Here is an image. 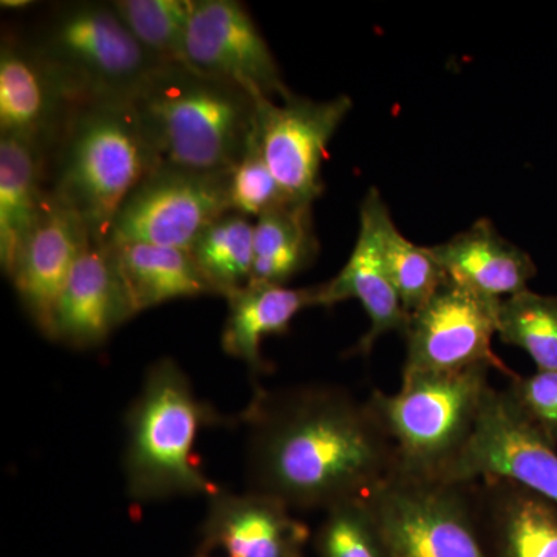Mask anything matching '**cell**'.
I'll return each instance as SVG.
<instances>
[{"mask_svg":"<svg viewBox=\"0 0 557 557\" xmlns=\"http://www.w3.org/2000/svg\"><path fill=\"white\" fill-rule=\"evenodd\" d=\"M242 421L249 491L292 511L366 498L397 471V450L369 399L339 386L259 388Z\"/></svg>","mask_w":557,"mask_h":557,"instance_id":"cell-1","label":"cell"},{"mask_svg":"<svg viewBox=\"0 0 557 557\" xmlns=\"http://www.w3.org/2000/svg\"><path fill=\"white\" fill-rule=\"evenodd\" d=\"M159 164L131 101L83 102L47 156V189L108 245L121 205Z\"/></svg>","mask_w":557,"mask_h":557,"instance_id":"cell-2","label":"cell"},{"mask_svg":"<svg viewBox=\"0 0 557 557\" xmlns=\"http://www.w3.org/2000/svg\"><path fill=\"white\" fill-rule=\"evenodd\" d=\"M160 164L230 172L255 131L258 98L183 64L159 65L131 100Z\"/></svg>","mask_w":557,"mask_h":557,"instance_id":"cell-3","label":"cell"},{"mask_svg":"<svg viewBox=\"0 0 557 557\" xmlns=\"http://www.w3.org/2000/svg\"><path fill=\"white\" fill-rule=\"evenodd\" d=\"M215 420L174 359L161 358L150 366L126 416L124 478L131 498L150 504L215 496L220 487L194 456L200 429Z\"/></svg>","mask_w":557,"mask_h":557,"instance_id":"cell-4","label":"cell"},{"mask_svg":"<svg viewBox=\"0 0 557 557\" xmlns=\"http://www.w3.org/2000/svg\"><path fill=\"white\" fill-rule=\"evenodd\" d=\"M25 39L73 104L131 101L163 65L139 46L112 3H61Z\"/></svg>","mask_w":557,"mask_h":557,"instance_id":"cell-5","label":"cell"},{"mask_svg":"<svg viewBox=\"0 0 557 557\" xmlns=\"http://www.w3.org/2000/svg\"><path fill=\"white\" fill-rule=\"evenodd\" d=\"M493 366L448 373H406L397 394L375 391L369 403L397 450L399 471L438 479L467 445Z\"/></svg>","mask_w":557,"mask_h":557,"instance_id":"cell-6","label":"cell"},{"mask_svg":"<svg viewBox=\"0 0 557 557\" xmlns=\"http://www.w3.org/2000/svg\"><path fill=\"white\" fill-rule=\"evenodd\" d=\"M366 500L386 557H490L472 482L397 469Z\"/></svg>","mask_w":557,"mask_h":557,"instance_id":"cell-7","label":"cell"},{"mask_svg":"<svg viewBox=\"0 0 557 557\" xmlns=\"http://www.w3.org/2000/svg\"><path fill=\"white\" fill-rule=\"evenodd\" d=\"M230 172H197L159 164L138 183L113 220L108 247L152 244L189 249L231 211Z\"/></svg>","mask_w":557,"mask_h":557,"instance_id":"cell-8","label":"cell"},{"mask_svg":"<svg viewBox=\"0 0 557 557\" xmlns=\"http://www.w3.org/2000/svg\"><path fill=\"white\" fill-rule=\"evenodd\" d=\"M507 479L557 504V448L522 416L507 388L490 387L474 431L440 480Z\"/></svg>","mask_w":557,"mask_h":557,"instance_id":"cell-9","label":"cell"},{"mask_svg":"<svg viewBox=\"0 0 557 557\" xmlns=\"http://www.w3.org/2000/svg\"><path fill=\"white\" fill-rule=\"evenodd\" d=\"M500 300L475 295L446 278L406 325V373H448L487 364L512 375L494 355Z\"/></svg>","mask_w":557,"mask_h":557,"instance_id":"cell-10","label":"cell"},{"mask_svg":"<svg viewBox=\"0 0 557 557\" xmlns=\"http://www.w3.org/2000/svg\"><path fill=\"white\" fill-rule=\"evenodd\" d=\"M351 108L354 101L347 95L329 101L293 95L282 104L258 98L256 139L270 171L293 203L313 205L321 196L322 163L333 135Z\"/></svg>","mask_w":557,"mask_h":557,"instance_id":"cell-11","label":"cell"},{"mask_svg":"<svg viewBox=\"0 0 557 557\" xmlns=\"http://www.w3.org/2000/svg\"><path fill=\"white\" fill-rule=\"evenodd\" d=\"M186 64L228 81L252 97L292 98L269 42L237 0H196L190 16Z\"/></svg>","mask_w":557,"mask_h":557,"instance_id":"cell-12","label":"cell"},{"mask_svg":"<svg viewBox=\"0 0 557 557\" xmlns=\"http://www.w3.org/2000/svg\"><path fill=\"white\" fill-rule=\"evenodd\" d=\"M90 242L83 220L47 189L38 223L25 242L10 277L22 307L46 338L54 341L62 289Z\"/></svg>","mask_w":557,"mask_h":557,"instance_id":"cell-13","label":"cell"},{"mask_svg":"<svg viewBox=\"0 0 557 557\" xmlns=\"http://www.w3.org/2000/svg\"><path fill=\"white\" fill-rule=\"evenodd\" d=\"M387 212L380 190L370 189L361 205L358 239L350 258L335 277L318 285L319 307L357 299L368 313L370 327L351 350L364 357L387 333H405L409 319L388 277L381 251V223Z\"/></svg>","mask_w":557,"mask_h":557,"instance_id":"cell-14","label":"cell"},{"mask_svg":"<svg viewBox=\"0 0 557 557\" xmlns=\"http://www.w3.org/2000/svg\"><path fill=\"white\" fill-rule=\"evenodd\" d=\"M76 104L27 39L3 32L0 46V138L36 146L49 156Z\"/></svg>","mask_w":557,"mask_h":557,"instance_id":"cell-15","label":"cell"},{"mask_svg":"<svg viewBox=\"0 0 557 557\" xmlns=\"http://www.w3.org/2000/svg\"><path fill=\"white\" fill-rule=\"evenodd\" d=\"M134 317L112 249L90 242L62 289L54 341L76 350L95 348Z\"/></svg>","mask_w":557,"mask_h":557,"instance_id":"cell-16","label":"cell"},{"mask_svg":"<svg viewBox=\"0 0 557 557\" xmlns=\"http://www.w3.org/2000/svg\"><path fill=\"white\" fill-rule=\"evenodd\" d=\"M203 534L208 548L230 557H300L309 530L274 497L220 490L209 498Z\"/></svg>","mask_w":557,"mask_h":557,"instance_id":"cell-17","label":"cell"},{"mask_svg":"<svg viewBox=\"0 0 557 557\" xmlns=\"http://www.w3.org/2000/svg\"><path fill=\"white\" fill-rule=\"evenodd\" d=\"M480 530L496 557H557V504L507 479L472 482Z\"/></svg>","mask_w":557,"mask_h":557,"instance_id":"cell-18","label":"cell"},{"mask_svg":"<svg viewBox=\"0 0 557 557\" xmlns=\"http://www.w3.org/2000/svg\"><path fill=\"white\" fill-rule=\"evenodd\" d=\"M429 248L450 281L486 299L519 295L537 276L533 258L505 239L487 219H480L453 239Z\"/></svg>","mask_w":557,"mask_h":557,"instance_id":"cell-19","label":"cell"},{"mask_svg":"<svg viewBox=\"0 0 557 557\" xmlns=\"http://www.w3.org/2000/svg\"><path fill=\"white\" fill-rule=\"evenodd\" d=\"M225 299L228 314L222 333L223 350L244 361L255 375L271 370L260 350L263 339L284 335L300 311L319 307L318 285L289 288L251 281Z\"/></svg>","mask_w":557,"mask_h":557,"instance_id":"cell-20","label":"cell"},{"mask_svg":"<svg viewBox=\"0 0 557 557\" xmlns=\"http://www.w3.org/2000/svg\"><path fill=\"white\" fill-rule=\"evenodd\" d=\"M47 197V153L0 138V265L11 277Z\"/></svg>","mask_w":557,"mask_h":557,"instance_id":"cell-21","label":"cell"},{"mask_svg":"<svg viewBox=\"0 0 557 557\" xmlns=\"http://www.w3.org/2000/svg\"><path fill=\"white\" fill-rule=\"evenodd\" d=\"M109 248L135 314L171 300L214 295L189 249L137 242Z\"/></svg>","mask_w":557,"mask_h":557,"instance_id":"cell-22","label":"cell"},{"mask_svg":"<svg viewBox=\"0 0 557 557\" xmlns=\"http://www.w3.org/2000/svg\"><path fill=\"white\" fill-rule=\"evenodd\" d=\"M311 207L288 203L256 220L251 281L287 285L313 263L319 244Z\"/></svg>","mask_w":557,"mask_h":557,"instance_id":"cell-23","label":"cell"},{"mask_svg":"<svg viewBox=\"0 0 557 557\" xmlns=\"http://www.w3.org/2000/svg\"><path fill=\"white\" fill-rule=\"evenodd\" d=\"M190 256L214 295L244 288L255 269V223L237 212H226L197 237Z\"/></svg>","mask_w":557,"mask_h":557,"instance_id":"cell-24","label":"cell"},{"mask_svg":"<svg viewBox=\"0 0 557 557\" xmlns=\"http://www.w3.org/2000/svg\"><path fill=\"white\" fill-rule=\"evenodd\" d=\"M196 0H115L113 10L139 46L160 64H186Z\"/></svg>","mask_w":557,"mask_h":557,"instance_id":"cell-25","label":"cell"},{"mask_svg":"<svg viewBox=\"0 0 557 557\" xmlns=\"http://www.w3.org/2000/svg\"><path fill=\"white\" fill-rule=\"evenodd\" d=\"M497 338L527 351L537 370H557V296L528 288L500 300Z\"/></svg>","mask_w":557,"mask_h":557,"instance_id":"cell-26","label":"cell"},{"mask_svg":"<svg viewBox=\"0 0 557 557\" xmlns=\"http://www.w3.org/2000/svg\"><path fill=\"white\" fill-rule=\"evenodd\" d=\"M381 251L388 277L408 317L420 310L448 278L431 248L418 247L399 233L391 212L381 223Z\"/></svg>","mask_w":557,"mask_h":557,"instance_id":"cell-27","label":"cell"},{"mask_svg":"<svg viewBox=\"0 0 557 557\" xmlns=\"http://www.w3.org/2000/svg\"><path fill=\"white\" fill-rule=\"evenodd\" d=\"M318 534L322 557H386L366 498H354L327 509Z\"/></svg>","mask_w":557,"mask_h":557,"instance_id":"cell-28","label":"cell"},{"mask_svg":"<svg viewBox=\"0 0 557 557\" xmlns=\"http://www.w3.org/2000/svg\"><path fill=\"white\" fill-rule=\"evenodd\" d=\"M228 196L231 211L255 220L293 203L263 159L255 131L244 157L230 171Z\"/></svg>","mask_w":557,"mask_h":557,"instance_id":"cell-29","label":"cell"},{"mask_svg":"<svg viewBox=\"0 0 557 557\" xmlns=\"http://www.w3.org/2000/svg\"><path fill=\"white\" fill-rule=\"evenodd\" d=\"M505 388L522 416L557 448V370L512 373Z\"/></svg>","mask_w":557,"mask_h":557,"instance_id":"cell-30","label":"cell"},{"mask_svg":"<svg viewBox=\"0 0 557 557\" xmlns=\"http://www.w3.org/2000/svg\"><path fill=\"white\" fill-rule=\"evenodd\" d=\"M33 3L35 2H32V0H2L0 7H2L3 10L20 11L30 9Z\"/></svg>","mask_w":557,"mask_h":557,"instance_id":"cell-31","label":"cell"}]
</instances>
